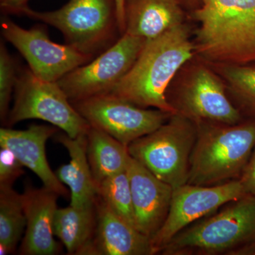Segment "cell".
<instances>
[{
    "instance_id": "cell-1",
    "label": "cell",
    "mask_w": 255,
    "mask_h": 255,
    "mask_svg": "<svg viewBox=\"0 0 255 255\" xmlns=\"http://www.w3.org/2000/svg\"><path fill=\"white\" fill-rule=\"evenodd\" d=\"M195 56L193 30L184 22L147 40L131 69L109 95L137 107L175 114L166 92L178 71Z\"/></svg>"
},
{
    "instance_id": "cell-10",
    "label": "cell",
    "mask_w": 255,
    "mask_h": 255,
    "mask_svg": "<svg viewBox=\"0 0 255 255\" xmlns=\"http://www.w3.org/2000/svg\"><path fill=\"white\" fill-rule=\"evenodd\" d=\"M72 105L91 127L103 130L127 147L158 128L172 115L157 109L137 107L109 94Z\"/></svg>"
},
{
    "instance_id": "cell-22",
    "label": "cell",
    "mask_w": 255,
    "mask_h": 255,
    "mask_svg": "<svg viewBox=\"0 0 255 255\" xmlns=\"http://www.w3.org/2000/svg\"><path fill=\"white\" fill-rule=\"evenodd\" d=\"M26 225L22 194L12 187H0V255L15 251Z\"/></svg>"
},
{
    "instance_id": "cell-4",
    "label": "cell",
    "mask_w": 255,
    "mask_h": 255,
    "mask_svg": "<svg viewBox=\"0 0 255 255\" xmlns=\"http://www.w3.org/2000/svg\"><path fill=\"white\" fill-rule=\"evenodd\" d=\"M255 243V196L246 194L218 214L186 228L161 253L166 255H238Z\"/></svg>"
},
{
    "instance_id": "cell-16",
    "label": "cell",
    "mask_w": 255,
    "mask_h": 255,
    "mask_svg": "<svg viewBox=\"0 0 255 255\" xmlns=\"http://www.w3.org/2000/svg\"><path fill=\"white\" fill-rule=\"evenodd\" d=\"M96 255H152L150 238L116 214L97 196Z\"/></svg>"
},
{
    "instance_id": "cell-6",
    "label": "cell",
    "mask_w": 255,
    "mask_h": 255,
    "mask_svg": "<svg viewBox=\"0 0 255 255\" xmlns=\"http://www.w3.org/2000/svg\"><path fill=\"white\" fill-rule=\"evenodd\" d=\"M166 98L175 114L196 124H236L243 121L222 79L209 64L196 56L178 71L169 85Z\"/></svg>"
},
{
    "instance_id": "cell-7",
    "label": "cell",
    "mask_w": 255,
    "mask_h": 255,
    "mask_svg": "<svg viewBox=\"0 0 255 255\" xmlns=\"http://www.w3.org/2000/svg\"><path fill=\"white\" fill-rule=\"evenodd\" d=\"M196 138L195 122L174 114L158 128L132 142L128 150L156 177L175 189L187 184Z\"/></svg>"
},
{
    "instance_id": "cell-3",
    "label": "cell",
    "mask_w": 255,
    "mask_h": 255,
    "mask_svg": "<svg viewBox=\"0 0 255 255\" xmlns=\"http://www.w3.org/2000/svg\"><path fill=\"white\" fill-rule=\"evenodd\" d=\"M196 125L187 184L214 186L239 179L255 147V118L236 124Z\"/></svg>"
},
{
    "instance_id": "cell-15",
    "label": "cell",
    "mask_w": 255,
    "mask_h": 255,
    "mask_svg": "<svg viewBox=\"0 0 255 255\" xmlns=\"http://www.w3.org/2000/svg\"><path fill=\"white\" fill-rule=\"evenodd\" d=\"M55 127L32 125L26 130L9 128L0 129V146L9 149L23 167L38 176L43 187L61 196H68V191L50 168L46 158L47 140L55 132Z\"/></svg>"
},
{
    "instance_id": "cell-26",
    "label": "cell",
    "mask_w": 255,
    "mask_h": 255,
    "mask_svg": "<svg viewBox=\"0 0 255 255\" xmlns=\"http://www.w3.org/2000/svg\"><path fill=\"white\" fill-rule=\"evenodd\" d=\"M245 193L255 196V152L239 178Z\"/></svg>"
},
{
    "instance_id": "cell-18",
    "label": "cell",
    "mask_w": 255,
    "mask_h": 255,
    "mask_svg": "<svg viewBox=\"0 0 255 255\" xmlns=\"http://www.w3.org/2000/svg\"><path fill=\"white\" fill-rule=\"evenodd\" d=\"M56 140L68 150V163L63 164L55 174L60 182L70 191V204L75 207H85L95 204L97 187L87 157V133L71 137L64 132Z\"/></svg>"
},
{
    "instance_id": "cell-24",
    "label": "cell",
    "mask_w": 255,
    "mask_h": 255,
    "mask_svg": "<svg viewBox=\"0 0 255 255\" xmlns=\"http://www.w3.org/2000/svg\"><path fill=\"white\" fill-rule=\"evenodd\" d=\"M18 70L14 58L11 57L4 43L0 45V117L3 123H6L10 112L9 105Z\"/></svg>"
},
{
    "instance_id": "cell-5",
    "label": "cell",
    "mask_w": 255,
    "mask_h": 255,
    "mask_svg": "<svg viewBox=\"0 0 255 255\" xmlns=\"http://www.w3.org/2000/svg\"><path fill=\"white\" fill-rule=\"evenodd\" d=\"M18 16H26L56 28L65 43L96 58L122 37L116 0H70L59 9L38 11L27 6Z\"/></svg>"
},
{
    "instance_id": "cell-17",
    "label": "cell",
    "mask_w": 255,
    "mask_h": 255,
    "mask_svg": "<svg viewBox=\"0 0 255 255\" xmlns=\"http://www.w3.org/2000/svg\"><path fill=\"white\" fill-rule=\"evenodd\" d=\"M125 33L150 40L187 22L179 0H125Z\"/></svg>"
},
{
    "instance_id": "cell-9",
    "label": "cell",
    "mask_w": 255,
    "mask_h": 255,
    "mask_svg": "<svg viewBox=\"0 0 255 255\" xmlns=\"http://www.w3.org/2000/svg\"><path fill=\"white\" fill-rule=\"evenodd\" d=\"M145 41L124 33L108 49L57 82L71 103L108 94L131 69Z\"/></svg>"
},
{
    "instance_id": "cell-2",
    "label": "cell",
    "mask_w": 255,
    "mask_h": 255,
    "mask_svg": "<svg viewBox=\"0 0 255 255\" xmlns=\"http://www.w3.org/2000/svg\"><path fill=\"white\" fill-rule=\"evenodd\" d=\"M195 56L209 64L255 63V0H203L189 13Z\"/></svg>"
},
{
    "instance_id": "cell-13",
    "label": "cell",
    "mask_w": 255,
    "mask_h": 255,
    "mask_svg": "<svg viewBox=\"0 0 255 255\" xmlns=\"http://www.w3.org/2000/svg\"><path fill=\"white\" fill-rule=\"evenodd\" d=\"M137 229L153 237L167 219L173 187L130 157L127 167Z\"/></svg>"
},
{
    "instance_id": "cell-25",
    "label": "cell",
    "mask_w": 255,
    "mask_h": 255,
    "mask_svg": "<svg viewBox=\"0 0 255 255\" xmlns=\"http://www.w3.org/2000/svg\"><path fill=\"white\" fill-rule=\"evenodd\" d=\"M23 165L9 149L0 150V187H12L23 173Z\"/></svg>"
},
{
    "instance_id": "cell-19",
    "label": "cell",
    "mask_w": 255,
    "mask_h": 255,
    "mask_svg": "<svg viewBox=\"0 0 255 255\" xmlns=\"http://www.w3.org/2000/svg\"><path fill=\"white\" fill-rule=\"evenodd\" d=\"M97 226L96 203L85 207L57 209L53 221V233L69 255H96L95 241Z\"/></svg>"
},
{
    "instance_id": "cell-28",
    "label": "cell",
    "mask_w": 255,
    "mask_h": 255,
    "mask_svg": "<svg viewBox=\"0 0 255 255\" xmlns=\"http://www.w3.org/2000/svg\"><path fill=\"white\" fill-rule=\"evenodd\" d=\"M116 4H117L119 29L122 35H124L125 33V12H124L125 0H116Z\"/></svg>"
},
{
    "instance_id": "cell-27",
    "label": "cell",
    "mask_w": 255,
    "mask_h": 255,
    "mask_svg": "<svg viewBox=\"0 0 255 255\" xmlns=\"http://www.w3.org/2000/svg\"><path fill=\"white\" fill-rule=\"evenodd\" d=\"M29 0H0L1 11L4 14L17 15L20 10L28 6Z\"/></svg>"
},
{
    "instance_id": "cell-8",
    "label": "cell",
    "mask_w": 255,
    "mask_h": 255,
    "mask_svg": "<svg viewBox=\"0 0 255 255\" xmlns=\"http://www.w3.org/2000/svg\"><path fill=\"white\" fill-rule=\"evenodd\" d=\"M14 101L7 126L28 119H40L71 137L86 134L91 126L80 115L57 82L37 78L28 67L18 70Z\"/></svg>"
},
{
    "instance_id": "cell-14",
    "label": "cell",
    "mask_w": 255,
    "mask_h": 255,
    "mask_svg": "<svg viewBox=\"0 0 255 255\" xmlns=\"http://www.w3.org/2000/svg\"><path fill=\"white\" fill-rule=\"evenodd\" d=\"M58 196L45 187L25 188L22 199L26 225L20 248L21 255H53L59 252L53 233Z\"/></svg>"
},
{
    "instance_id": "cell-29",
    "label": "cell",
    "mask_w": 255,
    "mask_h": 255,
    "mask_svg": "<svg viewBox=\"0 0 255 255\" xmlns=\"http://www.w3.org/2000/svg\"><path fill=\"white\" fill-rule=\"evenodd\" d=\"M202 1L203 0H179L183 8L189 13L198 9L201 6Z\"/></svg>"
},
{
    "instance_id": "cell-30",
    "label": "cell",
    "mask_w": 255,
    "mask_h": 255,
    "mask_svg": "<svg viewBox=\"0 0 255 255\" xmlns=\"http://www.w3.org/2000/svg\"><path fill=\"white\" fill-rule=\"evenodd\" d=\"M243 254L255 255V243L251 246L248 247L246 249L243 250L238 255Z\"/></svg>"
},
{
    "instance_id": "cell-11",
    "label": "cell",
    "mask_w": 255,
    "mask_h": 255,
    "mask_svg": "<svg viewBox=\"0 0 255 255\" xmlns=\"http://www.w3.org/2000/svg\"><path fill=\"white\" fill-rule=\"evenodd\" d=\"M1 31L5 39L22 55L32 73L44 81L58 82L95 58L66 43L52 41L44 25L25 29L9 18L2 17Z\"/></svg>"
},
{
    "instance_id": "cell-23",
    "label": "cell",
    "mask_w": 255,
    "mask_h": 255,
    "mask_svg": "<svg viewBox=\"0 0 255 255\" xmlns=\"http://www.w3.org/2000/svg\"><path fill=\"white\" fill-rule=\"evenodd\" d=\"M97 187L98 197L116 214L137 228L127 170L106 178Z\"/></svg>"
},
{
    "instance_id": "cell-12",
    "label": "cell",
    "mask_w": 255,
    "mask_h": 255,
    "mask_svg": "<svg viewBox=\"0 0 255 255\" xmlns=\"http://www.w3.org/2000/svg\"><path fill=\"white\" fill-rule=\"evenodd\" d=\"M246 194L239 179L214 186L186 184L175 188L167 219L151 238L152 255L161 253L176 235L194 221Z\"/></svg>"
},
{
    "instance_id": "cell-21",
    "label": "cell",
    "mask_w": 255,
    "mask_h": 255,
    "mask_svg": "<svg viewBox=\"0 0 255 255\" xmlns=\"http://www.w3.org/2000/svg\"><path fill=\"white\" fill-rule=\"evenodd\" d=\"M254 63L245 65L209 64L222 79L230 99L240 112L253 116H255Z\"/></svg>"
},
{
    "instance_id": "cell-20",
    "label": "cell",
    "mask_w": 255,
    "mask_h": 255,
    "mask_svg": "<svg viewBox=\"0 0 255 255\" xmlns=\"http://www.w3.org/2000/svg\"><path fill=\"white\" fill-rule=\"evenodd\" d=\"M87 157L96 184L127 170L130 157L127 146L107 132L90 127L87 133Z\"/></svg>"
}]
</instances>
